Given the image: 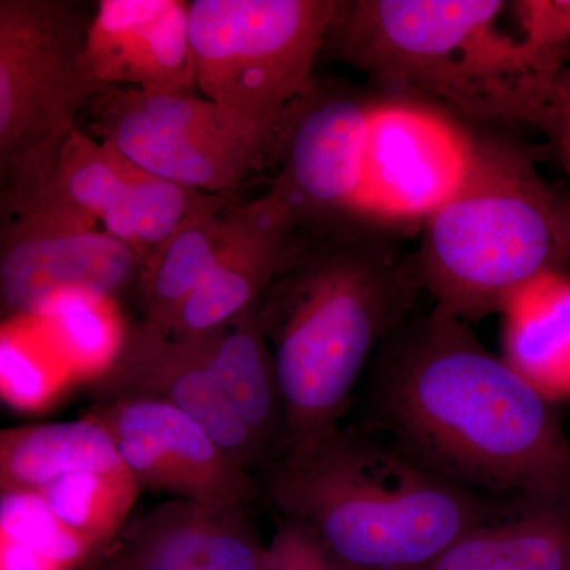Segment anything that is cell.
I'll return each instance as SVG.
<instances>
[{
    "label": "cell",
    "mask_w": 570,
    "mask_h": 570,
    "mask_svg": "<svg viewBox=\"0 0 570 570\" xmlns=\"http://www.w3.org/2000/svg\"><path fill=\"white\" fill-rule=\"evenodd\" d=\"M363 426L461 489L570 502V439L546 393L434 306L374 356Z\"/></svg>",
    "instance_id": "cell-1"
},
{
    "label": "cell",
    "mask_w": 570,
    "mask_h": 570,
    "mask_svg": "<svg viewBox=\"0 0 570 570\" xmlns=\"http://www.w3.org/2000/svg\"><path fill=\"white\" fill-rule=\"evenodd\" d=\"M389 232L362 216L307 232L258 303L284 400L281 456L341 430L367 363L411 318L422 285Z\"/></svg>",
    "instance_id": "cell-2"
},
{
    "label": "cell",
    "mask_w": 570,
    "mask_h": 570,
    "mask_svg": "<svg viewBox=\"0 0 570 570\" xmlns=\"http://www.w3.org/2000/svg\"><path fill=\"white\" fill-rule=\"evenodd\" d=\"M262 478L283 519L309 528L346 570H422L521 502L501 504L438 478L363 425L281 456Z\"/></svg>",
    "instance_id": "cell-3"
},
{
    "label": "cell",
    "mask_w": 570,
    "mask_h": 570,
    "mask_svg": "<svg viewBox=\"0 0 570 570\" xmlns=\"http://www.w3.org/2000/svg\"><path fill=\"white\" fill-rule=\"evenodd\" d=\"M501 0L340 2L326 43L389 94L460 121L539 130L558 73L502 29Z\"/></svg>",
    "instance_id": "cell-4"
},
{
    "label": "cell",
    "mask_w": 570,
    "mask_h": 570,
    "mask_svg": "<svg viewBox=\"0 0 570 570\" xmlns=\"http://www.w3.org/2000/svg\"><path fill=\"white\" fill-rule=\"evenodd\" d=\"M415 269L434 306L471 325L539 276L570 272L562 190L513 142L480 135L459 193L423 224Z\"/></svg>",
    "instance_id": "cell-5"
},
{
    "label": "cell",
    "mask_w": 570,
    "mask_h": 570,
    "mask_svg": "<svg viewBox=\"0 0 570 570\" xmlns=\"http://www.w3.org/2000/svg\"><path fill=\"white\" fill-rule=\"evenodd\" d=\"M337 0H194L198 92L246 121L279 129L316 85Z\"/></svg>",
    "instance_id": "cell-6"
},
{
    "label": "cell",
    "mask_w": 570,
    "mask_h": 570,
    "mask_svg": "<svg viewBox=\"0 0 570 570\" xmlns=\"http://www.w3.org/2000/svg\"><path fill=\"white\" fill-rule=\"evenodd\" d=\"M89 130L145 174L208 194H235L275 168L277 130L197 94L107 88L88 108Z\"/></svg>",
    "instance_id": "cell-7"
},
{
    "label": "cell",
    "mask_w": 570,
    "mask_h": 570,
    "mask_svg": "<svg viewBox=\"0 0 570 570\" xmlns=\"http://www.w3.org/2000/svg\"><path fill=\"white\" fill-rule=\"evenodd\" d=\"M89 21L63 0H0V168L77 126L105 91L86 62Z\"/></svg>",
    "instance_id": "cell-8"
},
{
    "label": "cell",
    "mask_w": 570,
    "mask_h": 570,
    "mask_svg": "<svg viewBox=\"0 0 570 570\" xmlns=\"http://www.w3.org/2000/svg\"><path fill=\"white\" fill-rule=\"evenodd\" d=\"M479 141L466 122L423 100L371 99L358 216L390 230L423 227L466 181Z\"/></svg>",
    "instance_id": "cell-9"
},
{
    "label": "cell",
    "mask_w": 570,
    "mask_h": 570,
    "mask_svg": "<svg viewBox=\"0 0 570 570\" xmlns=\"http://www.w3.org/2000/svg\"><path fill=\"white\" fill-rule=\"evenodd\" d=\"M371 99L316 81L284 112L269 184L305 232L358 216Z\"/></svg>",
    "instance_id": "cell-10"
},
{
    "label": "cell",
    "mask_w": 570,
    "mask_h": 570,
    "mask_svg": "<svg viewBox=\"0 0 570 570\" xmlns=\"http://www.w3.org/2000/svg\"><path fill=\"white\" fill-rule=\"evenodd\" d=\"M88 415L110 434L141 490L212 509L246 508L257 498L254 475L178 409L122 397L96 403Z\"/></svg>",
    "instance_id": "cell-11"
},
{
    "label": "cell",
    "mask_w": 570,
    "mask_h": 570,
    "mask_svg": "<svg viewBox=\"0 0 570 570\" xmlns=\"http://www.w3.org/2000/svg\"><path fill=\"white\" fill-rule=\"evenodd\" d=\"M145 261L89 225L2 219L0 302L7 316H45L62 295L115 298L138 288Z\"/></svg>",
    "instance_id": "cell-12"
},
{
    "label": "cell",
    "mask_w": 570,
    "mask_h": 570,
    "mask_svg": "<svg viewBox=\"0 0 570 570\" xmlns=\"http://www.w3.org/2000/svg\"><path fill=\"white\" fill-rule=\"evenodd\" d=\"M92 392L97 403L142 397L178 409L250 474L265 469L249 430L209 373L197 336L157 335L134 325L110 365L94 377Z\"/></svg>",
    "instance_id": "cell-13"
},
{
    "label": "cell",
    "mask_w": 570,
    "mask_h": 570,
    "mask_svg": "<svg viewBox=\"0 0 570 570\" xmlns=\"http://www.w3.org/2000/svg\"><path fill=\"white\" fill-rule=\"evenodd\" d=\"M2 170V219L99 227L126 195L135 165L77 126Z\"/></svg>",
    "instance_id": "cell-14"
},
{
    "label": "cell",
    "mask_w": 570,
    "mask_h": 570,
    "mask_svg": "<svg viewBox=\"0 0 570 570\" xmlns=\"http://www.w3.org/2000/svg\"><path fill=\"white\" fill-rule=\"evenodd\" d=\"M266 546L245 508L212 509L171 499L127 521L96 570H262Z\"/></svg>",
    "instance_id": "cell-15"
},
{
    "label": "cell",
    "mask_w": 570,
    "mask_h": 570,
    "mask_svg": "<svg viewBox=\"0 0 570 570\" xmlns=\"http://www.w3.org/2000/svg\"><path fill=\"white\" fill-rule=\"evenodd\" d=\"M305 239L295 214L273 190L243 204L235 238L176 314L168 335H202L246 313L294 261Z\"/></svg>",
    "instance_id": "cell-16"
},
{
    "label": "cell",
    "mask_w": 570,
    "mask_h": 570,
    "mask_svg": "<svg viewBox=\"0 0 570 570\" xmlns=\"http://www.w3.org/2000/svg\"><path fill=\"white\" fill-rule=\"evenodd\" d=\"M258 303L228 324L194 336L200 341L202 354L217 387L261 450L266 469L283 455L285 407L275 362L262 330Z\"/></svg>",
    "instance_id": "cell-17"
},
{
    "label": "cell",
    "mask_w": 570,
    "mask_h": 570,
    "mask_svg": "<svg viewBox=\"0 0 570 570\" xmlns=\"http://www.w3.org/2000/svg\"><path fill=\"white\" fill-rule=\"evenodd\" d=\"M422 570H570V502L521 501L464 532Z\"/></svg>",
    "instance_id": "cell-18"
},
{
    "label": "cell",
    "mask_w": 570,
    "mask_h": 570,
    "mask_svg": "<svg viewBox=\"0 0 570 570\" xmlns=\"http://www.w3.org/2000/svg\"><path fill=\"white\" fill-rule=\"evenodd\" d=\"M504 358L550 400L570 396V272H550L510 298Z\"/></svg>",
    "instance_id": "cell-19"
},
{
    "label": "cell",
    "mask_w": 570,
    "mask_h": 570,
    "mask_svg": "<svg viewBox=\"0 0 570 570\" xmlns=\"http://www.w3.org/2000/svg\"><path fill=\"white\" fill-rule=\"evenodd\" d=\"M126 468L107 430L91 415L71 422L6 428L0 433V490L39 493L82 471Z\"/></svg>",
    "instance_id": "cell-20"
},
{
    "label": "cell",
    "mask_w": 570,
    "mask_h": 570,
    "mask_svg": "<svg viewBox=\"0 0 570 570\" xmlns=\"http://www.w3.org/2000/svg\"><path fill=\"white\" fill-rule=\"evenodd\" d=\"M242 217L243 204H236L194 220L145 265L138 284L145 314L140 325L157 335H168L176 314L235 238Z\"/></svg>",
    "instance_id": "cell-21"
},
{
    "label": "cell",
    "mask_w": 570,
    "mask_h": 570,
    "mask_svg": "<svg viewBox=\"0 0 570 570\" xmlns=\"http://www.w3.org/2000/svg\"><path fill=\"white\" fill-rule=\"evenodd\" d=\"M234 205L235 194L204 193L135 167L121 204L100 225L148 265L184 227Z\"/></svg>",
    "instance_id": "cell-22"
},
{
    "label": "cell",
    "mask_w": 570,
    "mask_h": 570,
    "mask_svg": "<svg viewBox=\"0 0 570 570\" xmlns=\"http://www.w3.org/2000/svg\"><path fill=\"white\" fill-rule=\"evenodd\" d=\"M140 491V483L124 468L75 472L43 487L39 494L69 530L102 554L130 520Z\"/></svg>",
    "instance_id": "cell-23"
},
{
    "label": "cell",
    "mask_w": 570,
    "mask_h": 570,
    "mask_svg": "<svg viewBox=\"0 0 570 570\" xmlns=\"http://www.w3.org/2000/svg\"><path fill=\"white\" fill-rule=\"evenodd\" d=\"M116 88L154 94H197V59L189 2L174 0L130 52Z\"/></svg>",
    "instance_id": "cell-24"
},
{
    "label": "cell",
    "mask_w": 570,
    "mask_h": 570,
    "mask_svg": "<svg viewBox=\"0 0 570 570\" xmlns=\"http://www.w3.org/2000/svg\"><path fill=\"white\" fill-rule=\"evenodd\" d=\"M0 540L18 543L58 570L92 566L100 551L69 530L39 493L0 491Z\"/></svg>",
    "instance_id": "cell-25"
},
{
    "label": "cell",
    "mask_w": 570,
    "mask_h": 570,
    "mask_svg": "<svg viewBox=\"0 0 570 570\" xmlns=\"http://www.w3.org/2000/svg\"><path fill=\"white\" fill-rule=\"evenodd\" d=\"M174 0H100L89 21L86 62L96 81L116 88L130 52Z\"/></svg>",
    "instance_id": "cell-26"
},
{
    "label": "cell",
    "mask_w": 570,
    "mask_h": 570,
    "mask_svg": "<svg viewBox=\"0 0 570 570\" xmlns=\"http://www.w3.org/2000/svg\"><path fill=\"white\" fill-rule=\"evenodd\" d=\"M105 303L88 295H62L45 313L73 362L96 371V376L110 365L124 336L116 332Z\"/></svg>",
    "instance_id": "cell-27"
},
{
    "label": "cell",
    "mask_w": 570,
    "mask_h": 570,
    "mask_svg": "<svg viewBox=\"0 0 570 570\" xmlns=\"http://www.w3.org/2000/svg\"><path fill=\"white\" fill-rule=\"evenodd\" d=\"M523 47L547 69L561 70L570 52V0L510 2Z\"/></svg>",
    "instance_id": "cell-28"
},
{
    "label": "cell",
    "mask_w": 570,
    "mask_h": 570,
    "mask_svg": "<svg viewBox=\"0 0 570 570\" xmlns=\"http://www.w3.org/2000/svg\"><path fill=\"white\" fill-rule=\"evenodd\" d=\"M262 570H346L305 524L283 519L265 549Z\"/></svg>",
    "instance_id": "cell-29"
},
{
    "label": "cell",
    "mask_w": 570,
    "mask_h": 570,
    "mask_svg": "<svg viewBox=\"0 0 570 570\" xmlns=\"http://www.w3.org/2000/svg\"><path fill=\"white\" fill-rule=\"evenodd\" d=\"M0 382L3 400L13 406H43L55 392L40 363L6 333L0 340Z\"/></svg>",
    "instance_id": "cell-30"
},
{
    "label": "cell",
    "mask_w": 570,
    "mask_h": 570,
    "mask_svg": "<svg viewBox=\"0 0 570 570\" xmlns=\"http://www.w3.org/2000/svg\"><path fill=\"white\" fill-rule=\"evenodd\" d=\"M539 130L549 138L551 148L570 175V52L551 85Z\"/></svg>",
    "instance_id": "cell-31"
},
{
    "label": "cell",
    "mask_w": 570,
    "mask_h": 570,
    "mask_svg": "<svg viewBox=\"0 0 570 570\" xmlns=\"http://www.w3.org/2000/svg\"><path fill=\"white\" fill-rule=\"evenodd\" d=\"M0 570H58L50 562L41 560L31 550L0 540Z\"/></svg>",
    "instance_id": "cell-32"
},
{
    "label": "cell",
    "mask_w": 570,
    "mask_h": 570,
    "mask_svg": "<svg viewBox=\"0 0 570 570\" xmlns=\"http://www.w3.org/2000/svg\"><path fill=\"white\" fill-rule=\"evenodd\" d=\"M562 197H564L566 209H568L570 220V190H562Z\"/></svg>",
    "instance_id": "cell-33"
}]
</instances>
